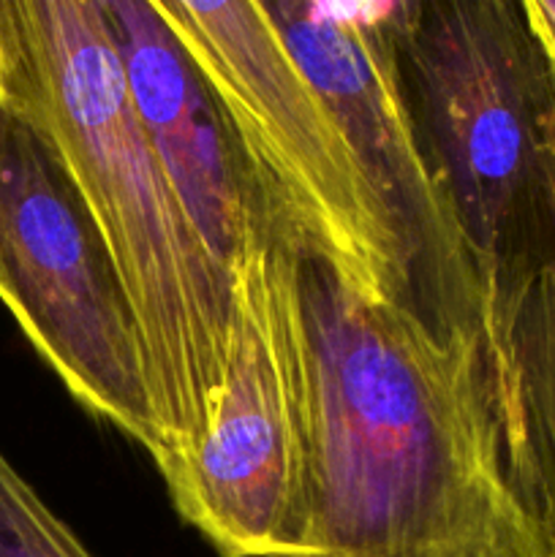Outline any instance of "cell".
Segmentation results:
<instances>
[{"label":"cell","instance_id":"cell-12","mask_svg":"<svg viewBox=\"0 0 555 557\" xmlns=\"http://www.w3.org/2000/svg\"><path fill=\"white\" fill-rule=\"evenodd\" d=\"M0 112H3V96H0Z\"/></svg>","mask_w":555,"mask_h":557},{"label":"cell","instance_id":"cell-11","mask_svg":"<svg viewBox=\"0 0 555 557\" xmlns=\"http://www.w3.org/2000/svg\"><path fill=\"white\" fill-rule=\"evenodd\" d=\"M522 9L555 85V0H522Z\"/></svg>","mask_w":555,"mask_h":557},{"label":"cell","instance_id":"cell-10","mask_svg":"<svg viewBox=\"0 0 555 557\" xmlns=\"http://www.w3.org/2000/svg\"><path fill=\"white\" fill-rule=\"evenodd\" d=\"M0 557H96L0 451Z\"/></svg>","mask_w":555,"mask_h":557},{"label":"cell","instance_id":"cell-9","mask_svg":"<svg viewBox=\"0 0 555 557\" xmlns=\"http://www.w3.org/2000/svg\"><path fill=\"white\" fill-rule=\"evenodd\" d=\"M493 379L511 479L555 553V259L515 305Z\"/></svg>","mask_w":555,"mask_h":557},{"label":"cell","instance_id":"cell-4","mask_svg":"<svg viewBox=\"0 0 555 557\" xmlns=\"http://www.w3.org/2000/svg\"><path fill=\"white\" fill-rule=\"evenodd\" d=\"M207 82L267 210L303 259L408 310L390 221L337 123L259 0H152Z\"/></svg>","mask_w":555,"mask_h":557},{"label":"cell","instance_id":"cell-8","mask_svg":"<svg viewBox=\"0 0 555 557\" xmlns=\"http://www.w3.org/2000/svg\"><path fill=\"white\" fill-rule=\"evenodd\" d=\"M136 117L180 205L232 272L256 215H270L215 96L152 0H101Z\"/></svg>","mask_w":555,"mask_h":557},{"label":"cell","instance_id":"cell-2","mask_svg":"<svg viewBox=\"0 0 555 557\" xmlns=\"http://www.w3.org/2000/svg\"><path fill=\"white\" fill-rule=\"evenodd\" d=\"M0 96L85 205L145 348L158 473L210 430L232 351V272L180 205L131 101L101 0H0Z\"/></svg>","mask_w":555,"mask_h":557},{"label":"cell","instance_id":"cell-3","mask_svg":"<svg viewBox=\"0 0 555 557\" xmlns=\"http://www.w3.org/2000/svg\"><path fill=\"white\" fill-rule=\"evenodd\" d=\"M395 38L419 141L488 292L493 364L555 259V85L522 0H397Z\"/></svg>","mask_w":555,"mask_h":557},{"label":"cell","instance_id":"cell-7","mask_svg":"<svg viewBox=\"0 0 555 557\" xmlns=\"http://www.w3.org/2000/svg\"><path fill=\"white\" fill-rule=\"evenodd\" d=\"M259 3L303 74L335 112L390 221L408 283V313L446 341L479 337L488 343L482 275L408 109L397 60V0Z\"/></svg>","mask_w":555,"mask_h":557},{"label":"cell","instance_id":"cell-5","mask_svg":"<svg viewBox=\"0 0 555 557\" xmlns=\"http://www.w3.org/2000/svg\"><path fill=\"white\" fill-rule=\"evenodd\" d=\"M226 381L199 449L161 473L218 557H288L308 509L310 346L299 253L256 215L232 267Z\"/></svg>","mask_w":555,"mask_h":557},{"label":"cell","instance_id":"cell-6","mask_svg":"<svg viewBox=\"0 0 555 557\" xmlns=\"http://www.w3.org/2000/svg\"><path fill=\"white\" fill-rule=\"evenodd\" d=\"M0 302L90 417L161 460L145 348L112 259L47 141L5 103Z\"/></svg>","mask_w":555,"mask_h":557},{"label":"cell","instance_id":"cell-1","mask_svg":"<svg viewBox=\"0 0 555 557\" xmlns=\"http://www.w3.org/2000/svg\"><path fill=\"white\" fill-rule=\"evenodd\" d=\"M308 509L288 557H555L506 460L488 343L299 256Z\"/></svg>","mask_w":555,"mask_h":557}]
</instances>
